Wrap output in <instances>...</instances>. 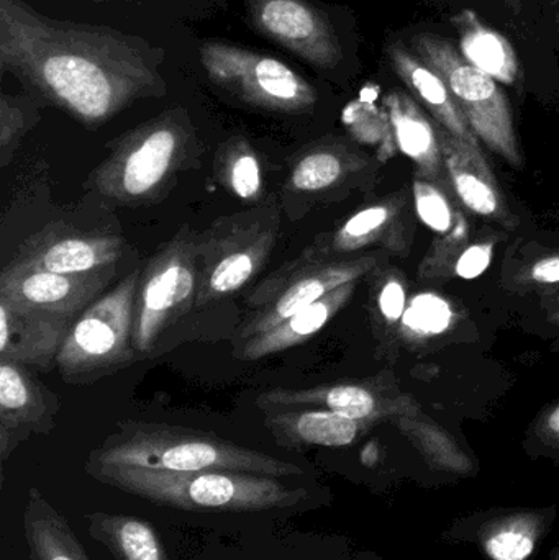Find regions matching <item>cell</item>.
<instances>
[{"mask_svg": "<svg viewBox=\"0 0 559 560\" xmlns=\"http://www.w3.org/2000/svg\"><path fill=\"white\" fill-rule=\"evenodd\" d=\"M163 61L164 49L141 36L0 0V74L91 130L141 98L163 97Z\"/></svg>", "mask_w": 559, "mask_h": 560, "instance_id": "cell-1", "label": "cell"}, {"mask_svg": "<svg viewBox=\"0 0 559 560\" xmlns=\"http://www.w3.org/2000/svg\"><path fill=\"white\" fill-rule=\"evenodd\" d=\"M200 153L189 112L167 108L110 141L85 189L112 206H150L167 196L183 171L199 164Z\"/></svg>", "mask_w": 559, "mask_h": 560, "instance_id": "cell-2", "label": "cell"}, {"mask_svg": "<svg viewBox=\"0 0 559 560\" xmlns=\"http://www.w3.org/2000/svg\"><path fill=\"white\" fill-rule=\"evenodd\" d=\"M85 472L128 495L183 512H268L292 509L307 497L305 490L288 487L279 477L235 470L164 472L85 463Z\"/></svg>", "mask_w": 559, "mask_h": 560, "instance_id": "cell-3", "label": "cell"}, {"mask_svg": "<svg viewBox=\"0 0 559 560\" xmlns=\"http://www.w3.org/2000/svg\"><path fill=\"white\" fill-rule=\"evenodd\" d=\"M88 463L164 472L235 470L279 479L304 474L295 464L240 446L206 431L144 421L118 424L117 433L92 451Z\"/></svg>", "mask_w": 559, "mask_h": 560, "instance_id": "cell-4", "label": "cell"}, {"mask_svg": "<svg viewBox=\"0 0 559 560\" xmlns=\"http://www.w3.org/2000/svg\"><path fill=\"white\" fill-rule=\"evenodd\" d=\"M281 232V209L259 203L220 217L196 238L200 285L196 308L242 292L265 268Z\"/></svg>", "mask_w": 559, "mask_h": 560, "instance_id": "cell-5", "label": "cell"}, {"mask_svg": "<svg viewBox=\"0 0 559 560\" xmlns=\"http://www.w3.org/2000/svg\"><path fill=\"white\" fill-rule=\"evenodd\" d=\"M199 56L210 84L246 107L269 114L307 115L317 105L314 84L268 52L206 39L200 43Z\"/></svg>", "mask_w": 559, "mask_h": 560, "instance_id": "cell-6", "label": "cell"}, {"mask_svg": "<svg viewBox=\"0 0 559 560\" xmlns=\"http://www.w3.org/2000/svg\"><path fill=\"white\" fill-rule=\"evenodd\" d=\"M140 275L125 276L69 325L56 355L62 381H95L135 361L133 316Z\"/></svg>", "mask_w": 559, "mask_h": 560, "instance_id": "cell-7", "label": "cell"}, {"mask_svg": "<svg viewBox=\"0 0 559 560\" xmlns=\"http://www.w3.org/2000/svg\"><path fill=\"white\" fill-rule=\"evenodd\" d=\"M416 55L435 69L462 108L479 141L514 167L522 166V153L512 120L511 105L498 81L463 58L452 43L433 33L412 36Z\"/></svg>", "mask_w": 559, "mask_h": 560, "instance_id": "cell-8", "label": "cell"}, {"mask_svg": "<svg viewBox=\"0 0 559 560\" xmlns=\"http://www.w3.org/2000/svg\"><path fill=\"white\" fill-rule=\"evenodd\" d=\"M376 266V256L315 259L301 253L252 290L246 299L248 315L236 328L235 341H245L276 328L338 287L363 279Z\"/></svg>", "mask_w": 559, "mask_h": 560, "instance_id": "cell-9", "label": "cell"}, {"mask_svg": "<svg viewBox=\"0 0 559 560\" xmlns=\"http://www.w3.org/2000/svg\"><path fill=\"white\" fill-rule=\"evenodd\" d=\"M196 238L189 226H183L141 271L133 316L137 354H150L161 336L196 308L200 285Z\"/></svg>", "mask_w": 559, "mask_h": 560, "instance_id": "cell-10", "label": "cell"}, {"mask_svg": "<svg viewBox=\"0 0 559 560\" xmlns=\"http://www.w3.org/2000/svg\"><path fill=\"white\" fill-rule=\"evenodd\" d=\"M246 23L322 74L338 71L345 48L334 15L318 0H242Z\"/></svg>", "mask_w": 559, "mask_h": 560, "instance_id": "cell-11", "label": "cell"}, {"mask_svg": "<svg viewBox=\"0 0 559 560\" xmlns=\"http://www.w3.org/2000/svg\"><path fill=\"white\" fill-rule=\"evenodd\" d=\"M115 268L84 275H56L28 266L9 265L0 275V296L23 306L74 322L92 302L104 295Z\"/></svg>", "mask_w": 559, "mask_h": 560, "instance_id": "cell-12", "label": "cell"}, {"mask_svg": "<svg viewBox=\"0 0 559 560\" xmlns=\"http://www.w3.org/2000/svg\"><path fill=\"white\" fill-rule=\"evenodd\" d=\"M124 248L120 236L79 232L65 223H51L30 236L10 262L56 275H84L115 268Z\"/></svg>", "mask_w": 559, "mask_h": 560, "instance_id": "cell-13", "label": "cell"}, {"mask_svg": "<svg viewBox=\"0 0 559 560\" xmlns=\"http://www.w3.org/2000/svg\"><path fill=\"white\" fill-rule=\"evenodd\" d=\"M364 166L363 156L334 138L307 144L289 163L288 177L282 184V206L292 219H301Z\"/></svg>", "mask_w": 559, "mask_h": 560, "instance_id": "cell-14", "label": "cell"}, {"mask_svg": "<svg viewBox=\"0 0 559 560\" xmlns=\"http://www.w3.org/2000/svg\"><path fill=\"white\" fill-rule=\"evenodd\" d=\"M58 397L22 364L0 359V457L2 463L30 434L55 428Z\"/></svg>", "mask_w": 559, "mask_h": 560, "instance_id": "cell-15", "label": "cell"}, {"mask_svg": "<svg viewBox=\"0 0 559 560\" xmlns=\"http://www.w3.org/2000/svg\"><path fill=\"white\" fill-rule=\"evenodd\" d=\"M72 319L23 308L0 296V359L35 368L56 364Z\"/></svg>", "mask_w": 559, "mask_h": 560, "instance_id": "cell-16", "label": "cell"}, {"mask_svg": "<svg viewBox=\"0 0 559 560\" xmlns=\"http://www.w3.org/2000/svg\"><path fill=\"white\" fill-rule=\"evenodd\" d=\"M256 404L263 411L324 408L364 424L393 417L396 407L376 387L360 382H340L308 388H271L259 394Z\"/></svg>", "mask_w": 559, "mask_h": 560, "instance_id": "cell-17", "label": "cell"}, {"mask_svg": "<svg viewBox=\"0 0 559 560\" xmlns=\"http://www.w3.org/2000/svg\"><path fill=\"white\" fill-rule=\"evenodd\" d=\"M439 135L446 174L463 206L476 215L508 225L511 212L482 151L453 137L445 128L439 127Z\"/></svg>", "mask_w": 559, "mask_h": 560, "instance_id": "cell-18", "label": "cell"}, {"mask_svg": "<svg viewBox=\"0 0 559 560\" xmlns=\"http://www.w3.org/2000/svg\"><path fill=\"white\" fill-rule=\"evenodd\" d=\"M387 56L400 81L409 88L416 101L430 112L435 124L458 140L481 150L479 138L469 127L462 108L439 72L400 42H393L387 46Z\"/></svg>", "mask_w": 559, "mask_h": 560, "instance_id": "cell-19", "label": "cell"}, {"mask_svg": "<svg viewBox=\"0 0 559 560\" xmlns=\"http://www.w3.org/2000/svg\"><path fill=\"white\" fill-rule=\"evenodd\" d=\"M266 430L279 446L345 447L357 441L366 424L324 408L265 411Z\"/></svg>", "mask_w": 559, "mask_h": 560, "instance_id": "cell-20", "label": "cell"}, {"mask_svg": "<svg viewBox=\"0 0 559 560\" xmlns=\"http://www.w3.org/2000/svg\"><path fill=\"white\" fill-rule=\"evenodd\" d=\"M357 283L358 280L345 283L334 292L327 293L324 299L294 313L276 328L245 341L235 342V358L242 361H259L307 341L347 305L357 289Z\"/></svg>", "mask_w": 559, "mask_h": 560, "instance_id": "cell-21", "label": "cell"}, {"mask_svg": "<svg viewBox=\"0 0 559 560\" xmlns=\"http://www.w3.org/2000/svg\"><path fill=\"white\" fill-rule=\"evenodd\" d=\"M384 104L400 151L417 164L423 176L440 179L446 171L436 124L423 114L416 98L404 92H391Z\"/></svg>", "mask_w": 559, "mask_h": 560, "instance_id": "cell-22", "label": "cell"}, {"mask_svg": "<svg viewBox=\"0 0 559 560\" xmlns=\"http://www.w3.org/2000/svg\"><path fill=\"white\" fill-rule=\"evenodd\" d=\"M22 526L30 560H92L68 520L36 487L26 493Z\"/></svg>", "mask_w": 559, "mask_h": 560, "instance_id": "cell-23", "label": "cell"}, {"mask_svg": "<svg viewBox=\"0 0 559 560\" xmlns=\"http://www.w3.org/2000/svg\"><path fill=\"white\" fill-rule=\"evenodd\" d=\"M84 522L91 538L117 560H170L160 533L147 520L94 512Z\"/></svg>", "mask_w": 559, "mask_h": 560, "instance_id": "cell-24", "label": "cell"}, {"mask_svg": "<svg viewBox=\"0 0 559 560\" xmlns=\"http://www.w3.org/2000/svg\"><path fill=\"white\" fill-rule=\"evenodd\" d=\"M394 217L396 206L393 202L364 207L337 229L317 236L302 253L315 259H343V256L357 255L386 238Z\"/></svg>", "mask_w": 559, "mask_h": 560, "instance_id": "cell-25", "label": "cell"}, {"mask_svg": "<svg viewBox=\"0 0 559 560\" xmlns=\"http://www.w3.org/2000/svg\"><path fill=\"white\" fill-rule=\"evenodd\" d=\"M453 22L458 30L459 48L466 61L502 84L517 82L521 66L508 38L488 28L473 10H463Z\"/></svg>", "mask_w": 559, "mask_h": 560, "instance_id": "cell-26", "label": "cell"}, {"mask_svg": "<svg viewBox=\"0 0 559 560\" xmlns=\"http://www.w3.org/2000/svg\"><path fill=\"white\" fill-rule=\"evenodd\" d=\"M544 512H509L486 523L479 542L491 560H528L547 532Z\"/></svg>", "mask_w": 559, "mask_h": 560, "instance_id": "cell-27", "label": "cell"}, {"mask_svg": "<svg viewBox=\"0 0 559 560\" xmlns=\"http://www.w3.org/2000/svg\"><path fill=\"white\" fill-rule=\"evenodd\" d=\"M217 179L236 199L258 203L265 196L261 160L248 138L233 135L223 141L213 160Z\"/></svg>", "mask_w": 559, "mask_h": 560, "instance_id": "cell-28", "label": "cell"}, {"mask_svg": "<svg viewBox=\"0 0 559 560\" xmlns=\"http://www.w3.org/2000/svg\"><path fill=\"white\" fill-rule=\"evenodd\" d=\"M43 105L33 95L0 94V166L15 156L23 138L42 120Z\"/></svg>", "mask_w": 559, "mask_h": 560, "instance_id": "cell-29", "label": "cell"}, {"mask_svg": "<svg viewBox=\"0 0 559 560\" xmlns=\"http://www.w3.org/2000/svg\"><path fill=\"white\" fill-rule=\"evenodd\" d=\"M452 308L442 296L420 293L410 302L400 322L404 331H410L417 338H429L446 331L452 325Z\"/></svg>", "mask_w": 559, "mask_h": 560, "instance_id": "cell-30", "label": "cell"}, {"mask_svg": "<svg viewBox=\"0 0 559 560\" xmlns=\"http://www.w3.org/2000/svg\"><path fill=\"white\" fill-rule=\"evenodd\" d=\"M414 196L417 213L429 229L440 235L452 232L453 210L439 187L433 186L430 180L417 179L414 183Z\"/></svg>", "mask_w": 559, "mask_h": 560, "instance_id": "cell-31", "label": "cell"}, {"mask_svg": "<svg viewBox=\"0 0 559 560\" xmlns=\"http://www.w3.org/2000/svg\"><path fill=\"white\" fill-rule=\"evenodd\" d=\"M376 308L381 318L389 325H396L403 319L407 308L406 289L403 280L387 278L377 290Z\"/></svg>", "mask_w": 559, "mask_h": 560, "instance_id": "cell-32", "label": "cell"}, {"mask_svg": "<svg viewBox=\"0 0 559 560\" xmlns=\"http://www.w3.org/2000/svg\"><path fill=\"white\" fill-rule=\"evenodd\" d=\"M494 246L491 243L485 245L469 246L455 265V272L458 278L473 280L485 275L492 261Z\"/></svg>", "mask_w": 559, "mask_h": 560, "instance_id": "cell-33", "label": "cell"}, {"mask_svg": "<svg viewBox=\"0 0 559 560\" xmlns=\"http://www.w3.org/2000/svg\"><path fill=\"white\" fill-rule=\"evenodd\" d=\"M537 434L547 446L559 453V404L538 420Z\"/></svg>", "mask_w": 559, "mask_h": 560, "instance_id": "cell-34", "label": "cell"}, {"mask_svg": "<svg viewBox=\"0 0 559 560\" xmlns=\"http://www.w3.org/2000/svg\"><path fill=\"white\" fill-rule=\"evenodd\" d=\"M531 280L541 285L559 283V255L535 262L531 269Z\"/></svg>", "mask_w": 559, "mask_h": 560, "instance_id": "cell-35", "label": "cell"}, {"mask_svg": "<svg viewBox=\"0 0 559 560\" xmlns=\"http://www.w3.org/2000/svg\"><path fill=\"white\" fill-rule=\"evenodd\" d=\"M551 560H559V546L554 551V556H551Z\"/></svg>", "mask_w": 559, "mask_h": 560, "instance_id": "cell-36", "label": "cell"}, {"mask_svg": "<svg viewBox=\"0 0 559 560\" xmlns=\"http://www.w3.org/2000/svg\"><path fill=\"white\" fill-rule=\"evenodd\" d=\"M551 3H554V5H559V0H550Z\"/></svg>", "mask_w": 559, "mask_h": 560, "instance_id": "cell-37", "label": "cell"}, {"mask_svg": "<svg viewBox=\"0 0 559 560\" xmlns=\"http://www.w3.org/2000/svg\"><path fill=\"white\" fill-rule=\"evenodd\" d=\"M92 2H107V0H92Z\"/></svg>", "mask_w": 559, "mask_h": 560, "instance_id": "cell-38", "label": "cell"}]
</instances>
